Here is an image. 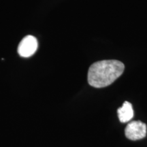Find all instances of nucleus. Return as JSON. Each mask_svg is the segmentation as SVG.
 Returning a JSON list of instances; mask_svg holds the SVG:
<instances>
[{
    "mask_svg": "<svg viewBox=\"0 0 147 147\" xmlns=\"http://www.w3.org/2000/svg\"><path fill=\"white\" fill-rule=\"evenodd\" d=\"M125 133L126 137L131 140L142 139L146 135V125L141 121H132L127 125Z\"/></svg>",
    "mask_w": 147,
    "mask_h": 147,
    "instance_id": "nucleus-3",
    "label": "nucleus"
},
{
    "mask_svg": "<svg viewBox=\"0 0 147 147\" xmlns=\"http://www.w3.org/2000/svg\"><path fill=\"white\" fill-rule=\"evenodd\" d=\"M125 65L117 60H104L95 62L89 67L88 82L95 88L106 87L123 73Z\"/></svg>",
    "mask_w": 147,
    "mask_h": 147,
    "instance_id": "nucleus-1",
    "label": "nucleus"
},
{
    "mask_svg": "<svg viewBox=\"0 0 147 147\" xmlns=\"http://www.w3.org/2000/svg\"><path fill=\"white\" fill-rule=\"evenodd\" d=\"M38 40L34 36H25L20 42L18 47V53L22 57L28 58L32 57L38 49Z\"/></svg>",
    "mask_w": 147,
    "mask_h": 147,
    "instance_id": "nucleus-2",
    "label": "nucleus"
},
{
    "mask_svg": "<svg viewBox=\"0 0 147 147\" xmlns=\"http://www.w3.org/2000/svg\"><path fill=\"white\" fill-rule=\"evenodd\" d=\"M118 117L121 123H127L129 121L134 117V110L131 103L125 102L122 107L117 110Z\"/></svg>",
    "mask_w": 147,
    "mask_h": 147,
    "instance_id": "nucleus-4",
    "label": "nucleus"
}]
</instances>
